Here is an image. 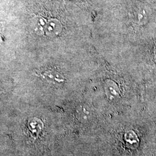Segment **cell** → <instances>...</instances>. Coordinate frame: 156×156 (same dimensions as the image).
<instances>
[{
  "label": "cell",
  "mask_w": 156,
  "mask_h": 156,
  "mask_svg": "<svg viewBox=\"0 0 156 156\" xmlns=\"http://www.w3.org/2000/svg\"><path fill=\"white\" fill-rule=\"evenodd\" d=\"M62 25L60 21L55 18L49 19L46 24L45 34L51 38L57 37L62 33Z\"/></svg>",
  "instance_id": "6da1fadb"
},
{
  "label": "cell",
  "mask_w": 156,
  "mask_h": 156,
  "mask_svg": "<svg viewBox=\"0 0 156 156\" xmlns=\"http://www.w3.org/2000/svg\"><path fill=\"white\" fill-rule=\"evenodd\" d=\"M47 22L44 17L41 16L34 17L31 23V27L34 33L38 35H42L45 34Z\"/></svg>",
  "instance_id": "7a4b0ae2"
},
{
  "label": "cell",
  "mask_w": 156,
  "mask_h": 156,
  "mask_svg": "<svg viewBox=\"0 0 156 156\" xmlns=\"http://www.w3.org/2000/svg\"><path fill=\"white\" fill-rule=\"evenodd\" d=\"M42 76L45 80L51 83H62L65 80V78L62 74L55 71H46L42 73Z\"/></svg>",
  "instance_id": "3957f363"
},
{
  "label": "cell",
  "mask_w": 156,
  "mask_h": 156,
  "mask_svg": "<svg viewBox=\"0 0 156 156\" xmlns=\"http://www.w3.org/2000/svg\"><path fill=\"white\" fill-rule=\"evenodd\" d=\"M76 116L78 120L82 123H87L90 121L91 116V109L86 105L78 106L76 112Z\"/></svg>",
  "instance_id": "277c9868"
},
{
  "label": "cell",
  "mask_w": 156,
  "mask_h": 156,
  "mask_svg": "<svg viewBox=\"0 0 156 156\" xmlns=\"http://www.w3.org/2000/svg\"><path fill=\"white\" fill-rule=\"evenodd\" d=\"M28 126L30 130L33 134H37L39 133L44 127L43 123L38 119H31L28 123Z\"/></svg>",
  "instance_id": "5b68a950"
},
{
  "label": "cell",
  "mask_w": 156,
  "mask_h": 156,
  "mask_svg": "<svg viewBox=\"0 0 156 156\" xmlns=\"http://www.w3.org/2000/svg\"><path fill=\"white\" fill-rule=\"evenodd\" d=\"M106 93L108 95H109L110 97L115 98V97H117L118 95V91H117V89L116 87L113 84H111L110 83L107 84L106 85Z\"/></svg>",
  "instance_id": "8992f818"
}]
</instances>
